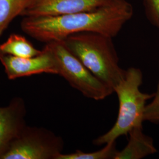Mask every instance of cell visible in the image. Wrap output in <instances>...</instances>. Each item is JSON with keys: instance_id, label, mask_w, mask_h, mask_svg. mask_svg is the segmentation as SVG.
Instances as JSON below:
<instances>
[{"instance_id": "obj_4", "label": "cell", "mask_w": 159, "mask_h": 159, "mask_svg": "<svg viewBox=\"0 0 159 159\" xmlns=\"http://www.w3.org/2000/svg\"><path fill=\"white\" fill-rule=\"evenodd\" d=\"M46 46L51 51L57 74L63 77L84 96L99 101L114 93L68 50L63 41L46 43Z\"/></svg>"}, {"instance_id": "obj_8", "label": "cell", "mask_w": 159, "mask_h": 159, "mask_svg": "<svg viewBox=\"0 0 159 159\" xmlns=\"http://www.w3.org/2000/svg\"><path fill=\"white\" fill-rule=\"evenodd\" d=\"M111 0H31L24 17L52 16L96 10Z\"/></svg>"}, {"instance_id": "obj_2", "label": "cell", "mask_w": 159, "mask_h": 159, "mask_svg": "<svg viewBox=\"0 0 159 159\" xmlns=\"http://www.w3.org/2000/svg\"><path fill=\"white\" fill-rule=\"evenodd\" d=\"M113 38L84 32L70 35L63 41L75 57L97 78L113 90L124 79L126 70L119 65Z\"/></svg>"}, {"instance_id": "obj_6", "label": "cell", "mask_w": 159, "mask_h": 159, "mask_svg": "<svg viewBox=\"0 0 159 159\" xmlns=\"http://www.w3.org/2000/svg\"><path fill=\"white\" fill-rule=\"evenodd\" d=\"M26 114L25 101L21 97H14L7 106L0 107V159H3L27 125Z\"/></svg>"}, {"instance_id": "obj_7", "label": "cell", "mask_w": 159, "mask_h": 159, "mask_svg": "<svg viewBox=\"0 0 159 159\" xmlns=\"http://www.w3.org/2000/svg\"><path fill=\"white\" fill-rule=\"evenodd\" d=\"M0 62L9 80H16L35 74H57L51 51L44 46L39 55L30 58H20L0 54Z\"/></svg>"}, {"instance_id": "obj_5", "label": "cell", "mask_w": 159, "mask_h": 159, "mask_svg": "<svg viewBox=\"0 0 159 159\" xmlns=\"http://www.w3.org/2000/svg\"><path fill=\"white\" fill-rule=\"evenodd\" d=\"M63 138L44 127L27 125L2 159H56Z\"/></svg>"}, {"instance_id": "obj_11", "label": "cell", "mask_w": 159, "mask_h": 159, "mask_svg": "<svg viewBox=\"0 0 159 159\" xmlns=\"http://www.w3.org/2000/svg\"><path fill=\"white\" fill-rule=\"evenodd\" d=\"M31 0H0V37L12 21L22 16Z\"/></svg>"}, {"instance_id": "obj_1", "label": "cell", "mask_w": 159, "mask_h": 159, "mask_svg": "<svg viewBox=\"0 0 159 159\" xmlns=\"http://www.w3.org/2000/svg\"><path fill=\"white\" fill-rule=\"evenodd\" d=\"M133 16V7L126 0H111L91 11L40 17H25L21 28L35 40L46 43L65 40L70 35L93 32L114 38Z\"/></svg>"}, {"instance_id": "obj_14", "label": "cell", "mask_w": 159, "mask_h": 159, "mask_svg": "<svg viewBox=\"0 0 159 159\" xmlns=\"http://www.w3.org/2000/svg\"><path fill=\"white\" fill-rule=\"evenodd\" d=\"M148 20L159 29V0H143Z\"/></svg>"}, {"instance_id": "obj_3", "label": "cell", "mask_w": 159, "mask_h": 159, "mask_svg": "<svg viewBox=\"0 0 159 159\" xmlns=\"http://www.w3.org/2000/svg\"><path fill=\"white\" fill-rule=\"evenodd\" d=\"M143 79L140 68L130 67L126 70L125 77L114 89L119 103L117 120L107 132L93 141V144L102 146L116 141L120 137L129 134L134 127L143 126L146 102L153 98L154 94L140 91Z\"/></svg>"}, {"instance_id": "obj_10", "label": "cell", "mask_w": 159, "mask_h": 159, "mask_svg": "<svg viewBox=\"0 0 159 159\" xmlns=\"http://www.w3.org/2000/svg\"><path fill=\"white\" fill-rule=\"evenodd\" d=\"M24 36L18 34H11L5 42L0 44V54L10 55L20 58H30L41 54Z\"/></svg>"}, {"instance_id": "obj_13", "label": "cell", "mask_w": 159, "mask_h": 159, "mask_svg": "<svg viewBox=\"0 0 159 159\" xmlns=\"http://www.w3.org/2000/svg\"><path fill=\"white\" fill-rule=\"evenodd\" d=\"M153 100L151 102L146 104L144 111L143 119L154 124L159 123V80L157 87L156 92L154 93Z\"/></svg>"}, {"instance_id": "obj_12", "label": "cell", "mask_w": 159, "mask_h": 159, "mask_svg": "<svg viewBox=\"0 0 159 159\" xmlns=\"http://www.w3.org/2000/svg\"><path fill=\"white\" fill-rule=\"evenodd\" d=\"M104 147L100 150L84 152L81 150H76L68 154H60L56 159H115L118 152L116 148V141H113L104 144Z\"/></svg>"}, {"instance_id": "obj_9", "label": "cell", "mask_w": 159, "mask_h": 159, "mask_svg": "<svg viewBox=\"0 0 159 159\" xmlns=\"http://www.w3.org/2000/svg\"><path fill=\"white\" fill-rule=\"evenodd\" d=\"M127 144L118 151L115 159H141L157 152L153 139L144 133L143 126L134 127L129 132Z\"/></svg>"}]
</instances>
